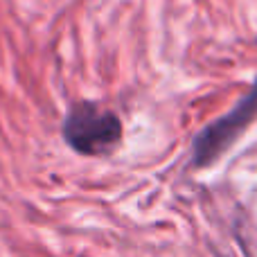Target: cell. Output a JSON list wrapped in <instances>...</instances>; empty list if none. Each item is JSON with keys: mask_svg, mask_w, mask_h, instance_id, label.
Masks as SVG:
<instances>
[{"mask_svg": "<svg viewBox=\"0 0 257 257\" xmlns=\"http://www.w3.org/2000/svg\"><path fill=\"white\" fill-rule=\"evenodd\" d=\"M63 140L81 156H111L122 142V120L115 111L81 99L70 104L61 126Z\"/></svg>", "mask_w": 257, "mask_h": 257, "instance_id": "1", "label": "cell"}, {"mask_svg": "<svg viewBox=\"0 0 257 257\" xmlns=\"http://www.w3.org/2000/svg\"><path fill=\"white\" fill-rule=\"evenodd\" d=\"M257 120V79L250 90L230 108L205 124L192 140V167H208L219 160L237 140Z\"/></svg>", "mask_w": 257, "mask_h": 257, "instance_id": "2", "label": "cell"}]
</instances>
